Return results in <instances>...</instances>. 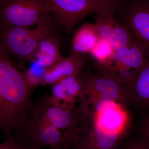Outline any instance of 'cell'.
Returning a JSON list of instances; mask_svg holds the SVG:
<instances>
[{
    "mask_svg": "<svg viewBox=\"0 0 149 149\" xmlns=\"http://www.w3.org/2000/svg\"><path fill=\"white\" fill-rule=\"evenodd\" d=\"M32 91L24 73L0 47V125L8 137L27 118L32 107Z\"/></svg>",
    "mask_w": 149,
    "mask_h": 149,
    "instance_id": "obj_1",
    "label": "cell"
},
{
    "mask_svg": "<svg viewBox=\"0 0 149 149\" xmlns=\"http://www.w3.org/2000/svg\"><path fill=\"white\" fill-rule=\"evenodd\" d=\"M34 113L17 130L18 136H15L22 145L31 149H70L75 136L74 130L62 131L36 112Z\"/></svg>",
    "mask_w": 149,
    "mask_h": 149,
    "instance_id": "obj_2",
    "label": "cell"
},
{
    "mask_svg": "<svg viewBox=\"0 0 149 149\" xmlns=\"http://www.w3.org/2000/svg\"><path fill=\"white\" fill-rule=\"evenodd\" d=\"M55 32L52 17L32 29L0 24V47L19 61H29L41 41Z\"/></svg>",
    "mask_w": 149,
    "mask_h": 149,
    "instance_id": "obj_3",
    "label": "cell"
},
{
    "mask_svg": "<svg viewBox=\"0 0 149 149\" xmlns=\"http://www.w3.org/2000/svg\"><path fill=\"white\" fill-rule=\"evenodd\" d=\"M50 13L68 34L92 14L116 12L119 0H44Z\"/></svg>",
    "mask_w": 149,
    "mask_h": 149,
    "instance_id": "obj_4",
    "label": "cell"
},
{
    "mask_svg": "<svg viewBox=\"0 0 149 149\" xmlns=\"http://www.w3.org/2000/svg\"><path fill=\"white\" fill-rule=\"evenodd\" d=\"M149 57L145 49L133 40L130 45L116 52L108 63L98 68L100 73L125 86L133 83Z\"/></svg>",
    "mask_w": 149,
    "mask_h": 149,
    "instance_id": "obj_5",
    "label": "cell"
},
{
    "mask_svg": "<svg viewBox=\"0 0 149 149\" xmlns=\"http://www.w3.org/2000/svg\"><path fill=\"white\" fill-rule=\"evenodd\" d=\"M44 0H6L0 6V24L37 26L52 18Z\"/></svg>",
    "mask_w": 149,
    "mask_h": 149,
    "instance_id": "obj_6",
    "label": "cell"
},
{
    "mask_svg": "<svg viewBox=\"0 0 149 149\" xmlns=\"http://www.w3.org/2000/svg\"><path fill=\"white\" fill-rule=\"evenodd\" d=\"M81 77L83 93L81 101L91 104L109 100L126 107L129 105L125 85L113 78L100 73L85 74Z\"/></svg>",
    "mask_w": 149,
    "mask_h": 149,
    "instance_id": "obj_7",
    "label": "cell"
},
{
    "mask_svg": "<svg viewBox=\"0 0 149 149\" xmlns=\"http://www.w3.org/2000/svg\"><path fill=\"white\" fill-rule=\"evenodd\" d=\"M121 21L129 29L133 40L147 51L149 56V1L133 2L125 8Z\"/></svg>",
    "mask_w": 149,
    "mask_h": 149,
    "instance_id": "obj_8",
    "label": "cell"
},
{
    "mask_svg": "<svg viewBox=\"0 0 149 149\" xmlns=\"http://www.w3.org/2000/svg\"><path fill=\"white\" fill-rule=\"evenodd\" d=\"M56 128L63 131L75 128L80 122V108L71 109L51 103L46 96L38 104L35 111Z\"/></svg>",
    "mask_w": 149,
    "mask_h": 149,
    "instance_id": "obj_9",
    "label": "cell"
},
{
    "mask_svg": "<svg viewBox=\"0 0 149 149\" xmlns=\"http://www.w3.org/2000/svg\"><path fill=\"white\" fill-rule=\"evenodd\" d=\"M52 87V94L48 100L56 105L74 109L83 98V85L80 74L59 80Z\"/></svg>",
    "mask_w": 149,
    "mask_h": 149,
    "instance_id": "obj_10",
    "label": "cell"
},
{
    "mask_svg": "<svg viewBox=\"0 0 149 149\" xmlns=\"http://www.w3.org/2000/svg\"><path fill=\"white\" fill-rule=\"evenodd\" d=\"M85 55L72 54L67 57L62 58L46 71L42 85H52L66 77L79 74L87 64Z\"/></svg>",
    "mask_w": 149,
    "mask_h": 149,
    "instance_id": "obj_11",
    "label": "cell"
},
{
    "mask_svg": "<svg viewBox=\"0 0 149 149\" xmlns=\"http://www.w3.org/2000/svg\"><path fill=\"white\" fill-rule=\"evenodd\" d=\"M125 88L129 105L149 109V57L133 83Z\"/></svg>",
    "mask_w": 149,
    "mask_h": 149,
    "instance_id": "obj_12",
    "label": "cell"
},
{
    "mask_svg": "<svg viewBox=\"0 0 149 149\" xmlns=\"http://www.w3.org/2000/svg\"><path fill=\"white\" fill-rule=\"evenodd\" d=\"M60 40L55 33L48 35L40 42L29 61L45 68H49L63 57Z\"/></svg>",
    "mask_w": 149,
    "mask_h": 149,
    "instance_id": "obj_13",
    "label": "cell"
},
{
    "mask_svg": "<svg viewBox=\"0 0 149 149\" xmlns=\"http://www.w3.org/2000/svg\"><path fill=\"white\" fill-rule=\"evenodd\" d=\"M100 38L95 24H82L76 30L72 38V54H89Z\"/></svg>",
    "mask_w": 149,
    "mask_h": 149,
    "instance_id": "obj_14",
    "label": "cell"
},
{
    "mask_svg": "<svg viewBox=\"0 0 149 149\" xmlns=\"http://www.w3.org/2000/svg\"><path fill=\"white\" fill-rule=\"evenodd\" d=\"M115 52L109 40L100 38L89 54L99 67L111 61Z\"/></svg>",
    "mask_w": 149,
    "mask_h": 149,
    "instance_id": "obj_15",
    "label": "cell"
},
{
    "mask_svg": "<svg viewBox=\"0 0 149 149\" xmlns=\"http://www.w3.org/2000/svg\"><path fill=\"white\" fill-rule=\"evenodd\" d=\"M109 40L115 52L130 45L133 42V37L127 27L117 20Z\"/></svg>",
    "mask_w": 149,
    "mask_h": 149,
    "instance_id": "obj_16",
    "label": "cell"
},
{
    "mask_svg": "<svg viewBox=\"0 0 149 149\" xmlns=\"http://www.w3.org/2000/svg\"><path fill=\"white\" fill-rule=\"evenodd\" d=\"M32 65L24 73L25 80L29 87L33 91L39 85H42L47 68L32 63Z\"/></svg>",
    "mask_w": 149,
    "mask_h": 149,
    "instance_id": "obj_17",
    "label": "cell"
},
{
    "mask_svg": "<svg viewBox=\"0 0 149 149\" xmlns=\"http://www.w3.org/2000/svg\"><path fill=\"white\" fill-rule=\"evenodd\" d=\"M0 149H31L24 146L15 136H11L3 143H0Z\"/></svg>",
    "mask_w": 149,
    "mask_h": 149,
    "instance_id": "obj_18",
    "label": "cell"
},
{
    "mask_svg": "<svg viewBox=\"0 0 149 149\" xmlns=\"http://www.w3.org/2000/svg\"><path fill=\"white\" fill-rule=\"evenodd\" d=\"M126 149H149V141L142 136L141 139L130 144Z\"/></svg>",
    "mask_w": 149,
    "mask_h": 149,
    "instance_id": "obj_19",
    "label": "cell"
},
{
    "mask_svg": "<svg viewBox=\"0 0 149 149\" xmlns=\"http://www.w3.org/2000/svg\"><path fill=\"white\" fill-rule=\"evenodd\" d=\"M143 136L149 141V114L144 120L143 128Z\"/></svg>",
    "mask_w": 149,
    "mask_h": 149,
    "instance_id": "obj_20",
    "label": "cell"
},
{
    "mask_svg": "<svg viewBox=\"0 0 149 149\" xmlns=\"http://www.w3.org/2000/svg\"><path fill=\"white\" fill-rule=\"evenodd\" d=\"M6 1V0H0V6Z\"/></svg>",
    "mask_w": 149,
    "mask_h": 149,
    "instance_id": "obj_21",
    "label": "cell"
},
{
    "mask_svg": "<svg viewBox=\"0 0 149 149\" xmlns=\"http://www.w3.org/2000/svg\"><path fill=\"white\" fill-rule=\"evenodd\" d=\"M0 128H1V125H0Z\"/></svg>",
    "mask_w": 149,
    "mask_h": 149,
    "instance_id": "obj_22",
    "label": "cell"
}]
</instances>
